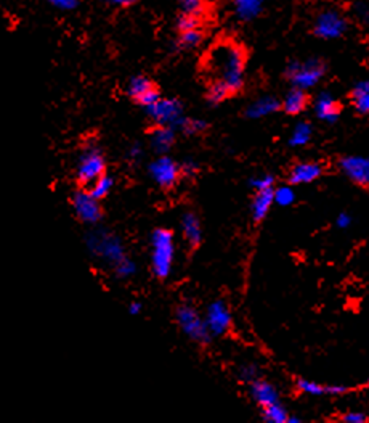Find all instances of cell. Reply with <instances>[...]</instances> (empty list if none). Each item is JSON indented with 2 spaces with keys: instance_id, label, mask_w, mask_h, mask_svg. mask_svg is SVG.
<instances>
[{
  "instance_id": "8fae6325",
  "label": "cell",
  "mask_w": 369,
  "mask_h": 423,
  "mask_svg": "<svg viewBox=\"0 0 369 423\" xmlns=\"http://www.w3.org/2000/svg\"><path fill=\"white\" fill-rule=\"evenodd\" d=\"M339 166L353 184L369 187V156H346Z\"/></svg>"
},
{
  "instance_id": "ab89813d",
  "label": "cell",
  "mask_w": 369,
  "mask_h": 423,
  "mask_svg": "<svg viewBox=\"0 0 369 423\" xmlns=\"http://www.w3.org/2000/svg\"><path fill=\"white\" fill-rule=\"evenodd\" d=\"M352 223H353V219L348 213H341L336 219V225L339 229H348L352 225Z\"/></svg>"
},
{
  "instance_id": "ac0fdd59",
  "label": "cell",
  "mask_w": 369,
  "mask_h": 423,
  "mask_svg": "<svg viewBox=\"0 0 369 423\" xmlns=\"http://www.w3.org/2000/svg\"><path fill=\"white\" fill-rule=\"evenodd\" d=\"M279 108H281V102L275 97H262L257 98V100L250 103L246 110V116L250 118V120H260V118L270 116L273 113H277Z\"/></svg>"
},
{
  "instance_id": "4dcf8cb0",
  "label": "cell",
  "mask_w": 369,
  "mask_h": 423,
  "mask_svg": "<svg viewBox=\"0 0 369 423\" xmlns=\"http://www.w3.org/2000/svg\"><path fill=\"white\" fill-rule=\"evenodd\" d=\"M201 41H203V32H201V29H191V31H185L180 32V39H179V46L183 48H195L198 47Z\"/></svg>"
},
{
  "instance_id": "52a82bcc",
  "label": "cell",
  "mask_w": 369,
  "mask_h": 423,
  "mask_svg": "<svg viewBox=\"0 0 369 423\" xmlns=\"http://www.w3.org/2000/svg\"><path fill=\"white\" fill-rule=\"evenodd\" d=\"M105 174V160L101 151L90 147L83 151L77 164V179L83 185H92L93 182Z\"/></svg>"
},
{
  "instance_id": "e0dca14e",
  "label": "cell",
  "mask_w": 369,
  "mask_h": 423,
  "mask_svg": "<svg viewBox=\"0 0 369 423\" xmlns=\"http://www.w3.org/2000/svg\"><path fill=\"white\" fill-rule=\"evenodd\" d=\"M315 113H317L318 120L331 124V122H336L339 116H341V105H339V102L331 93L324 92L315 100Z\"/></svg>"
},
{
  "instance_id": "5bb4252c",
  "label": "cell",
  "mask_w": 369,
  "mask_h": 423,
  "mask_svg": "<svg viewBox=\"0 0 369 423\" xmlns=\"http://www.w3.org/2000/svg\"><path fill=\"white\" fill-rule=\"evenodd\" d=\"M297 390L303 395L313 396V397H323V396H342L350 391V388L343 385H323V383L307 380V378H299L295 383Z\"/></svg>"
},
{
  "instance_id": "cb8c5ba5",
  "label": "cell",
  "mask_w": 369,
  "mask_h": 423,
  "mask_svg": "<svg viewBox=\"0 0 369 423\" xmlns=\"http://www.w3.org/2000/svg\"><path fill=\"white\" fill-rule=\"evenodd\" d=\"M233 5L239 19L250 21V19L259 17V13L262 12L263 0H233Z\"/></svg>"
},
{
  "instance_id": "7402d4cb",
  "label": "cell",
  "mask_w": 369,
  "mask_h": 423,
  "mask_svg": "<svg viewBox=\"0 0 369 423\" xmlns=\"http://www.w3.org/2000/svg\"><path fill=\"white\" fill-rule=\"evenodd\" d=\"M308 105V95L307 92L302 91V88L294 87L292 91L288 92V95L284 97V100L281 102V108L288 115H300L305 108Z\"/></svg>"
},
{
  "instance_id": "1f68e13d",
  "label": "cell",
  "mask_w": 369,
  "mask_h": 423,
  "mask_svg": "<svg viewBox=\"0 0 369 423\" xmlns=\"http://www.w3.org/2000/svg\"><path fill=\"white\" fill-rule=\"evenodd\" d=\"M112 269H114V274H116L117 279H129L135 274L137 265H135L134 261H130L129 258H124L119 264H116Z\"/></svg>"
},
{
  "instance_id": "484cf974",
  "label": "cell",
  "mask_w": 369,
  "mask_h": 423,
  "mask_svg": "<svg viewBox=\"0 0 369 423\" xmlns=\"http://www.w3.org/2000/svg\"><path fill=\"white\" fill-rule=\"evenodd\" d=\"M262 417L267 423H288L289 412L286 407L281 404V401H279L277 404L263 407Z\"/></svg>"
},
{
  "instance_id": "8992f818",
  "label": "cell",
  "mask_w": 369,
  "mask_h": 423,
  "mask_svg": "<svg viewBox=\"0 0 369 423\" xmlns=\"http://www.w3.org/2000/svg\"><path fill=\"white\" fill-rule=\"evenodd\" d=\"M148 116L156 122L157 126H169L177 129L180 121L183 120V106L175 98H159L146 108Z\"/></svg>"
},
{
  "instance_id": "30bf717a",
  "label": "cell",
  "mask_w": 369,
  "mask_h": 423,
  "mask_svg": "<svg viewBox=\"0 0 369 423\" xmlns=\"http://www.w3.org/2000/svg\"><path fill=\"white\" fill-rule=\"evenodd\" d=\"M148 171H150L151 179L162 189H172L181 174L180 166L169 156H161V158L152 161Z\"/></svg>"
},
{
  "instance_id": "d6986e66",
  "label": "cell",
  "mask_w": 369,
  "mask_h": 423,
  "mask_svg": "<svg viewBox=\"0 0 369 423\" xmlns=\"http://www.w3.org/2000/svg\"><path fill=\"white\" fill-rule=\"evenodd\" d=\"M275 189L270 190H262V191H255V196L252 200V205H250V213H252V219L255 223H260L267 218V214L272 209V206L275 205Z\"/></svg>"
},
{
  "instance_id": "9a60e30c",
  "label": "cell",
  "mask_w": 369,
  "mask_h": 423,
  "mask_svg": "<svg viewBox=\"0 0 369 423\" xmlns=\"http://www.w3.org/2000/svg\"><path fill=\"white\" fill-rule=\"evenodd\" d=\"M249 390H250V396H252V400L255 401V404H259L262 409L267 406L277 404V402H279V400H281L277 386L272 385V383L267 380H260V378L250 383Z\"/></svg>"
},
{
  "instance_id": "6da1fadb",
  "label": "cell",
  "mask_w": 369,
  "mask_h": 423,
  "mask_svg": "<svg viewBox=\"0 0 369 423\" xmlns=\"http://www.w3.org/2000/svg\"><path fill=\"white\" fill-rule=\"evenodd\" d=\"M204 68L212 82H221L231 93L239 92L244 84V48L233 41H220L209 50Z\"/></svg>"
},
{
  "instance_id": "f546056e",
  "label": "cell",
  "mask_w": 369,
  "mask_h": 423,
  "mask_svg": "<svg viewBox=\"0 0 369 423\" xmlns=\"http://www.w3.org/2000/svg\"><path fill=\"white\" fill-rule=\"evenodd\" d=\"M275 205L279 206H291L295 201V191L291 185H281L273 190Z\"/></svg>"
},
{
  "instance_id": "4316f807",
  "label": "cell",
  "mask_w": 369,
  "mask_h": 423,
  "mask_svg": "<svg viewBox=\"0 0 369 423\" xmlns=\"http://www.w3.org/2000/svg\"><path fill=\"white\" fill-rule=\"evenodd\" d=\"M112 187H114V180H112L110 176L103 174L100 179H97L95 182H93L88 191H90V194L95 196L97 200H101V198H106V196L111 194Z\"/></svg>"
},
{
  "instance_id": "7a4b0ae2",
  "label": "cell",
  "mask_w": 369,
  "mask_h": 423,
  "mask_svg": "<svg viewBox=\"0 0 369 423\" xmlns=\"http://www.w3.org/2000/svg\"><path fill=\"white\" fill-rule=\"evenodd\" d=\"M175 242L174 234L167 229H157L151 235V265L156 277H169L174 267Z\"/></svg>"
},
{
  "instance_id": "9c48e42d",
  "label": "cell",
  "mask_w": 369,
  "mask_h": 423,
  "mask_svg": "<svg viewBox=\"0 0 369 423\" xmlns=\"http://www.w3.org/2000/svg\"><path fill=\"white\" fill-rule=\"evenodd\" d=\"M90 191L79 190L72 196L74 213L83 224H97L101 218V206Z\"/></svg>"
},
{
  "instance_id": "f35d334b",
  "label": "cell",
  "mask_w": 369,
  "mask_h": 423,
  "mask_svg": "<svg viewBox=\"0 0 369 423\" xmlns=\"http://www.w3.org/2000/svg\"><path fill=\"white\" fill-rule=\"evenodd\" d=\"M50 3L60 10H74L77 7L79 0H50Z\"/></svg>"
},
{
  "instance_id": "7c38bea8",
  "label": "cell",
  "mask_w": 369,
  "mask_h": 423,
  "mask_svg": "<svg viewBox=\"0 0 369 423\" xmlns=\"http://www.w3.org/2000/svg\"><path fill=\"white\" fill-rule=\"evenodd\" d=\"M347 29L346 18H342L337 12H324L319 15L315 23V34L321 39L341 37Z\"/></svg>"
},
{
  "instance_id": "d4e9b609",
  "label": "cell",
  "mask_w": 369,
  "mask_h": 423,
  "mask_svg": "<svg viewBox=\"0 0 369 423\" xmlns=\"http://www.w3.org/2000/svg\"><path fill=\"white\" fill-rule=\"evenodd\" d=\"M312 126H310V122H297L294 127L292 134H291V139H289V144H291V147H295V149H299V147H305L310 142V139H312Z\"/></svg>"
},
{
  "instance_id": "603a6c76",
  "label": "cell",
  "mask_w": 369,
  "mask_h": 423,
  "mask_svg": "<svg viewBox=\"0 0 369 423\" xmlns=\"http://www.w3.org/2000/svg\"><path fill=\"white\" fill-rule=\"evenodd\" d=\"M352 105L360 115H369V81L357 82L352 88Z\"/></svg>"
},
{
  "instance_id": "836d02e7",
  "label": "cell",
  "mask_w": 369,
  "mask_h": 423,
  "mask_svg": "<svg viewBox=\"0 0 369 423\" xmlns=\"http://www.w3.org/2000/svg\"><path fill=\"white\" fill-rule=\"evenodd\" d=\"M238 377L239 380H243L244 383H249L250 385V383L259 378V367L255 366V364H244V366L239 367Z\"/></svg>"
},
{
  "instance_id": "5b68a950",
  "label": "cell",
  "mask_w": 369,
  "mask_h": 423,
  "mask_svg": "<svg viewBox=\"0 0 369 423\" xmlns=\"http://www.w3.org/2000/svg\"><path fill=\"white\" fill-rule=\"evenodd\" d=\"M175 319L185 335L190 339H193V341L199 344H208L210 338H212L208 328V323H206V319L201 317L199 312L196 311L193 306H190V304H181V306L177 309Z\"/></svg>"
},
{
  "instance_id": "44dd1931",
  "label": "cell",
  "mask_w": 369,
  "mask_h": 423,
  "mask_svg": "<svg viewBox=\"0 0 369 423\" xmlns=\"http://www.w3.org/2000/svg\"><path fill=\"white\" fill-rule=\"evenodd\" d=\"M151 147L156 153H167L175 142V129L169 126H157L151 134Z\"/></svg>"
},
{
  "instance_id": "b9f144b4",
  "label": "cell",
  "mask_w": 369,
  "mask_h": 423,
  "mask_svg": "<svg viewBox=\"0 0 369 423\" xmlns=\"http://www.w3.org/2000/svg\"><path fill=\"white\" fill-rule=\"evenodd\" d=\"M110 5H114V7H129L135 2V0H105Z\"/></svg>"
},
{
  "instance_id": "4fadbf2b",
  "label": "cell",
  "mask_w": 369,
  "mask_h": 423,
  "mask_svg": "<svg viewBox=\"0 0 369 423\" xmlns=\"http://www.w3.org/2000/svg\"><path fill=\"white\" fill-rule=\"evenodd\" d=\"M127 93H129L134 100L139 102L140 105L145 108L152 105V103L157 102L161 98L154 86H152V82L145 76L132 77L129 82V87H127Z\"/></svg>"
},
{
  "instance_id": "e575fe53",
  "label": "cell",
  "mask_w": 369,
  "mask_h": 423,
  "mask_svg": "<svg viewBox=\"0 0 369 423\" xmlns=\"http://www.w3.org/2000/svg\"><path fill=\"white\" fill-rule=\"evenodd\" d=\"M204 2L206 0H180V7L186 15H198L204 10Z\"/></svg>"
},
{
  "instance_id": "d6a6232c",
  "label": "cell",
  "mask_w": 369,
  "mask_h": 423,
  "mask_svg": "<svg viewBox=\"0 0 369 423\" xmlns=\"http://www.w3.org/2000/svg\"><path fill=\"white\" fill-rule=\"evenodd\" d=\"M250 187H252L255 191L275 189V177L272 174L257 176V177H254L252 180H250Z\"/></svg>"
},
{
  "instance_id": "7bdbcfd3",
  "label": "cell",
  "mask_w": 369,
  "mask_h": 423,
  "mask_svg": "<svg viewBox=\"0 0 369 423\" xmlns=\"http://www.w3.org/2000/svg\"><path fill=\"white\" fill-rule=\"evenodd\" d=\"M140 311H141V304L140 303L135 301L129 306V312L132 314V316H137V314H140Z\"/></svg>"
},
{
  "instance_id": "3957f363",
  "label": "cell",
  "mask_w": 369,
  "mask_h": 423,
  "mask_svg": "<svg viewBox=\"0 0 369 423\" xmlns=\"http://www.w3.org/2000/svg\"><path fill=\"white\" fill-rule=\"evenodd\" d=\"M86 247L92 256L97 259L105 261L114 267L122 259L127 258L126 250L122 247V242L114 234L106 232V230H93L86 237Z\"/></svg>"
},
{
  "instance_id": "ee69618b",
  "label": "cell",
  "mask_w": 369,
  "mask_h": 423,
  "mask_svg": "<svg viewBox=\"0 0 369 423\" xmlns=\"http://www.w3.org/2000/svg\"><path fill=\"white\" fill-rule=\"evenodd\" d=\"M366 385H368V386H369V378H368V383H366Z\"/></svg>"
},
{
  "instance_id": "83f0119b",
  "label": "cell",
  "mask_w": 369,
  "mask_h": 423,
  "mask_svg": "<svg viewBox=\"0 0 369 423\" xmlns=\"http://www.w3.org/2000/svg\"><path fill=\"white\" fill-rule=\"evenodd\" d=\"M230 95H233V93L230 92V88L225 84H221V82H212L208 91V102L210 105H219V103L225 102Z\"/></svg>"
},
{
  "instance_id": "277c9868",
  "label": "cell",
  "mask_w": 369,
  "mask_h": 423,
  "mask_svg": "<svg viewBox=\"0 0 369 423\" xmlns=\"http://www.w3.org/2000/svg\"><path fill=\"white\" fill-rule=\"evenodd\" d=\"M326 73V65L318 58H312L307 62H292L286 68V77L294 87L308 91L321 81Z\"/></svg>"
},
{
  "instance_id": "f1b7e54d",
  "label": "cell",
  "mask_w": 369,
  "mask_h": 423,
  "mask_svg": "<svg viewBox=\"0 0 369 423\" xmlns=\"http://www.w3.org/2000/svg\"><path fill=\"white\" fill-rule=\"evenodd\" d=\"M177 129H180L186 135H195L208 129V122L203 120H193V118H183Z\"/></svg>"
},
{
  "instance_id": "ffe728a7",
  "label": "cell",
  "mask_w": 369,
  "mask_h": 423,
  "mask_svg": "<svg viewBox=\"0 0 369 423\" xmlns=\"http://www.w3.org/2000/svg\"><path fill=\"white\" fill-rule=\"evenodd\" d=\"M181 232L190 247H199L201 240H203V229H201V223L198 216L195 213H185L181 216Z\"/></svg>"
},
{
  "instance_id": "d590c367",
  "label": "cell",
  "mask_w": 369,
  "mask_h": 423,
  "mask_svg": "<svg viewBox=\"0 0 369 423\" xmlns=\"http://www.w3.org/2000/svg\"><path fill=\"white\" fill-rule=\"evenodd\" d=\"M177 28H179L180 32L185 31H191V29H198L199 28V21L198 17H195V15H186L183 13L179 18V23H177Z\"/></svg>"
},
{
  "instance_id": "60d3db41",
  "label": "cell",
  "mask_w": 369,
  "mask_h": 423,
  "mask_svg": "<svg viewBox=\"0 0 369 423\" xmlns=\"http://www.w3.org/2000/svg\"><path fill=\"white\" fill-rule=\"evenodd\" d=\"M140 156H141L140 145H132V149L129 150V158L137 161V160H140Z\"/></svg>"
},
{
  "instance_id": "2e32d148",
  "label": "cell",
  "mask_w": 369,
  "mask_h": 423,
  "mask_svg": "<svg viewBox=\"0 0 369 423\" xmlns=\"http://www.w3.org/2000/svg\"><path fill=\"white\" fill-rule=\"evenodd\" d=\"M323 174V166L315 161H305V163L295 164L291 174H289V182L292 185H303L312 184L317 179H319Z\"/></svg>"
},
{
  "instance_id": "74e56055",
  "label": "cell",
  "mask_w": 369,
  "mask_h": 423,
  "mask_svg": "<svg viewBox=\"0 0 369 423\" xmlns=\"http://www.w3.org/2000/svg\"><path fill=\"white\" fill-rule=\"evenodd\" d=\"M180 171L181 174L186 177H193L196 176V172H198V164H196L195 161H185V163L180 166Z\"/></svg>"
},
{
  "instance_id": "8d00e7d4",
  "label": "cell",
  "mask_w": 369,
  "mask_h": 423,
  "mask_svg": "<svg viewBox=\"0 0 369 423\" xmlns=\"http://www.w3.org/2000/svg\"><path fill=\"white\" fill-rule=\"evenodd\" d=\"M341 420L346 423H365L368 422V415L365 412H347L341 417Z\"/></svg>"
},
{
  "instance_id": "ba28073f",
  "label": "cell",
  "mask_w": 369,
  "mask_h": 423,
  "mask_svg": "<svg viewBox=\"0 0 369 423\" xmlns=\"http://www.w3.org/2000/svg\"><path fill=\"white\" fill-rule=\"evenodd\" d=\"M204 319L212 337L225 335L231 328V323H233V317H231L228 304L221 301V299H217V301L209 304Z\"/></svg>"
}]
</instances>
